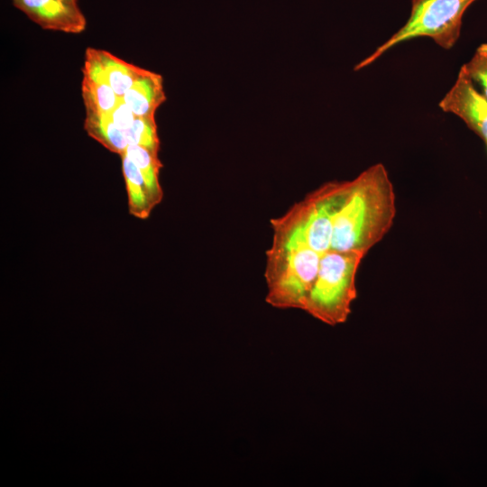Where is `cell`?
Returning a JSON list of instances; mask_svg holds the SVG:
<instances>
[{
	"label": "cell",
	"mask_w": 487,
	"mask_h": 487,
	"mask_svg": "<svg viewBox=\"0 0 487 487\" xmlns=\"http://www.w3.org/2000/svg\"><path fill=\"white\" fill-rule=\"evenodd\" d=\"M396 195L386 167L375 163L352 179L350 191L335 214L330 250L367 254L391 230Z\"/></svg>",
	"instance_id": "cell-1"
},
{
	"label": "cell",
	"mask_w": 487,
	"mask_h": 487,
	"mask_svg": "<svg viewBox=\"0 0 487 487\" xmlns=\"http://www.w3.org/2000/svg\"><path fill=\"white\" fill-rule=\"evenodd\" d=\"M321 254L301 240L274 234L266 252V302L278 308L304 310Z\"/></svg>",
	"instance_id": "cell-2"
},
{
	"label": "cell",
	"mask_w": 487,
	"mask_h": 487,
	"mask_svg": "<svg viewBox=\"0 0 487 487\" xmlns=\"http://www.w3.org/2000/svg\"><path fill=\"white\" fill-rule=\"evenodd\" d=\"M352 186L350 180L323 184L271 221L273 233L306 243L320 254L331 248L333 223Z\"/></svg>",
	"instance_id": "cell-3"
},
{
	"label": "cell",
	"mask_w": 487,
	"mask_h": 487,
	"mask_svg": "<svg viewBox=\"0 0 487 487\" xmlns=\"http://www.w3.org/2000/svg\"><path fill=\"white\" fill-rule=\"evenodd\" d=\"M364 257L358 252L322 253L304 311L329 326L346 322L357 296L356 274Z\"/></svg>",
	"instance_id": "cell-4"
},
{
	"label": "cell",
	"mask_w": 487,
	"mask_h": 487,
	"mask_svg": "<svg viewBox=\"0 0 487 487\" xmlns=\"http://www.w3.org/2000/svg\"><path fill=\"white\" fill-rule=\"evenodd\" d=\"M476 0H411L406 23L368 57L354 67L360 70L394 46L418 37L431 38L438 46L449 50L458 41L463 16Z\"/></svg>",
	"instance_id": "cell-5"
},
{
	"label": "cell",
	"mask_w": 487,
	"mask_h": 487,
	"mask_svg": "<svg viewBox=\"0 0 487 487\" xmlns=\"http://www.w3.org/2000/svg\"><path fill=\"white\" fill-rule=\"evenodd\" d=\"M438 106L462 119L487 147V100L460 69L457 78Z\"/></svg>",
	"instance_id": "cell-6"
},
{
	"label": "cell",
	"mask_w": 487,
	"mask_h": 487,
	"mask_svg": "<svg viewBox=\"0 0 487 487\" xmlns=\"http://www.w3.org/2000/svg\"><path fill=\"white\" fill-rule=\"evenodd\" d=\"M12 3L45 30L77 34L87 27L78 3L64 0H12Z\"/></svg>",
	"instance_id": "cell-7"
},
{
	"label": "cell",
	"mask_w": 487,
	"mask_h": 487,
	"mask_svg": "<svg viewBox=\"0 0 487 487\" xmlns=\"http://www.w3.org/2000/svg\"><path fill=\"white\" fill-rule=\"evenodd\" d=\"M122 98L135 116H155L166 100L162 76L146 69Z\"/></svg>",
	"instance_id": "cell-8"
},
{
	"label": "cell",
	"mask_w": 487,
	"mask_h": 487,
	"mask_svg": "<svg viewBox=\"0 0 487 487\" xmlns=\"http://www.w3.org/2000/svg\"><path fill=\"white\" fill-rule=\"evenodd\" d=\"M95 51L106 82L119 97H123L146 71L145 69L129 63L109 51L99 49H95Z\"/></svg>",
	"instance_id": "cell-9"
},
{
	"label": "cell",
	"mask_w": 487,
	"mask_h": 487,
	"mask_svg": "<svg viewBox=\"0 0 487 487\" xmlns=\"http://www.w3.org/2000/svg\"><path fill=\"white\" fill-rule=\"evenodd\" d=\"M120 157L129 213L139 219H146L155 207L149 190L136 165L124 153Z\"/></svg>",
	"instance_id": "cell-10"
},
{
	"label": "cell",
	"mask_w": 487,
	"mask_h": 487,
	"mask_svg": "<svg viewBox=\"0 0 487 487\" xmlns=\"http://www.w3.org/2000/svg\"><path fill=\"white\" fill-rule=\"evenodd\" d=\"M84 129L112 152L122 155L128 144L125 133L116 127L107 114L86 113Z\"/></svg>",
	"instance_id": "cell-11"
},
{
	"label": "cell",
	"mask_w": 487,
	"mask_h": 487,
	"mask_svg": "<svg viewBox=\"0 0 487 487\" xmlns=\"http://www.w3.org/2000/svg\"><path fill=\"white\" fill-rule=\"evenodd\" d=\"M124 154L139 169L149 190L152 204L156 207L163 198V191L159 180L160 170L162 167V163L158 154L135 144H129Z\"/></svg>",
	"instance_id": "cell-12"
},
{
	"label": "cell",
	"mask_w": 487,
	"mask_h": 487,
	"mask_svg": "<svg viewBox=\"0 0 487 487\" xmlns=\"http://www.w3.org/2000/svg\"><path fill=\"white\" fill-rule=\"evenodd\" d=\"M81 94L86 113L109 114L122 99L106 81L84 75Z\"/></svg>",
	"instance_id": "cell-13"
},
{
	"label": "cell",
	"mask_w": 487,
	"mask_h": 487,
	"mask_svg": "<svg viewBox=\"0 0 487 487\" xmlns=\"http://www.w3.org/2000/svg\"><path fill=\"white\" fill-rule=\"evenodd\" d=\"M125 135L128 144L139 145L158 154L160 139L155 116H135Z\"/></svg>",
	"instance_id": "cell-14"
},
{
	"label": "cell",
	"mask_w": 487,
	"mask_h": 487,
	"mask_svg": "<svg viewBox=\"0 0 487 487\" xmlns=\"http://www.w3.org/2000/svg\"><path fill=\"white\" fill-rule=\"evenodd\" d=\"M460 69L487 100V43L479 45L472 58Z\"/></svg>",
	"instance_id": "cell-15"
},
{
	"label": "cell",
	"mask_w": 487,
	"mask_h": 487,
	"mask_svg": "<svg viewBox=\"0 0 487 487\" xmlns=\"http://www.w3.org/2000/svg\"><path fill=\"white\" fill-rule=\"evenodd\" d=\"M114 124L124 133L132 126L135 115L124 102L123 98L117 106L107 114Z\"/></svg>",
	"instance_id": "cell-16"
},
{
	"label": "cell",
	"mask_w": 487,
	"mask_h": 487,
	"mask_svg": "<svg viewBox=\"0 0 487 487\" xmlns=\"http://www.w3.org/2000/svg\"><path fill=\"white\" fill-rule=\"evenodd\" d=\"M64 1L71 2V3H78V0H64Z\"/></svg>",
	"instance_id": "cell-17"
}]
</instances>
